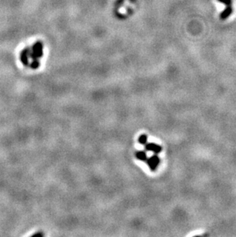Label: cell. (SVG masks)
I'll list each match as a JSON object with an SVG mask.
<instances>
[{"mask_svg": "<svg viewBox=\"0 0 236 237\" xmlns=\"http://www.w3.org/2000/svg\"><path fill=\"white\" fill-rule=\"evenodd\" d=\"M43 56V44L42 42H36L31 47L30 59L32 61L39 60Z\"/></svg>", "mask_w": 236, "mask_h": 237, "instance_id": "cell-1", "label": "cell"}, {"mask_svg": "<svg viewBox=\"0 0 236 237\" xmlns=\"http://www.w3.org/2000/svg\"><path fill=\"white\" fill-rule=\"evenodd\" d=\"M160 163V159L157 154H153V156L147 158V160H146V163L152 171H155L157 170Z\"/></svg>", "mask_w": 236, "mask_h": 237, "instance_id": "cell-2", "label": "cell"}, {"mask_svg": "<svg viewBox=\"0 0 236 237\" xmlns=\"http://www.w3.org/2000/svg\"><path fill=\"white\" fill-rule=\"evenodd\" d=\"M30 53H31V48L26 47L20 53V60L22 63L25 66L29 65V59H30Z\"/></svg>", "mask_w": 236, "mask_h": 237, "instance_id": "cell-3", "label": "cell"}, {"mask_svg": "<svg viewBox=\"0 0 236 237\" xmlns=\"http://www.w3.org/2000/svg\"><path fill=\"white\" fill-rule=\"evenodd\" d=\"M145 149L147 151H151L154 154H160L162 151L163 148L160 145H159L157 143H146L145 144Z\"/></svg>", "mask_w": 236, "mask_h": 237, "instance_id": "cell-4", "label": "cell"}, {"mask_svg": "<svg viewBox=\"0 0 236 237\" xmlns=\"http://www.w3.org/2000/svg\"><path fill=\"white\" fill-rule=\"evenodd\" d=\"M232 12H233V9H232V5L227 6V7L226 8V9H225V10H224L223 12H222V13L220 14V19L222 20L227 19L229 16H231L232 13Z\"/></svg>", "mask_w": 236, "mask_h": 237, "instance_id": "cell-5", "label": "cell"}, {"mask_svg": "<svg viewBox=\"0 0 236 237\" xmlns=\"http://www.w3.org/2000/svg\"><path fill=\"white\" fill-rule=\"evenodd\" d=\"M136 158L141 161H146L147 160V154L145 151H138L135 154Z\"/></svg>", "mask_w": 236, "mask_h": 237, "instance_id": "cell-6", "label": "cell"}, {"mask_svg": "<svg viewBox=\"0 0 236 237\" xmlns=\"http://www.w3.org/2000/svg\"><path fill=\"white\" fill-rule=\"evenodd\" d=\"M138 142L142 145H145L147 143V136L146 134H141L138 138Z\"/></svg>", "mask_w": 236, "mask_h": 237, "instance_id": "cell-7", "label": "cell"}, {"mask_svg": "<svg viewBox=\"0 0 236 237\" xmlns=\"http://www.w3.org/2000/svg\"><path fill=\"white\" fill-rule=\"evenodd\" d=\"M29 66H30L31 68L32 69H37L38 68H39L40 66V62H39V60H33L32 61L30 64H29Z\"/></svg>", "mask_w": 236, "mask_h": 237, "instance_id": "cell-8", "label": "cell"}, {"mask_svg": "<svg viewBox=\"0 0 236 237\" xmlns=\"http://www.w3.org/2000/svg\"><path fill=\"white\" fill-rule=\"evenodd\" d=\"M218 1L220 2H222V3L225 4L226 6L232 5V0H218Z\"/></svg>", "mask_w": 236, "mask_h": 237, "instance_id": "cell-9", "label": "cell"}, {"mask_svg": "<svg viewBox=\"0 0 236 237\" xmlns=\"http://www.w3.org/2000/svg\"><path fill=\"white\" fill-rule=\"evenodd\" d=\"M43 236V233H36V234H34L33 236Z\"/></svg>", "mask_w": 236, "mask_h": 237, "instance_id": "cell-10", "label": "cell"}]
</instances>
